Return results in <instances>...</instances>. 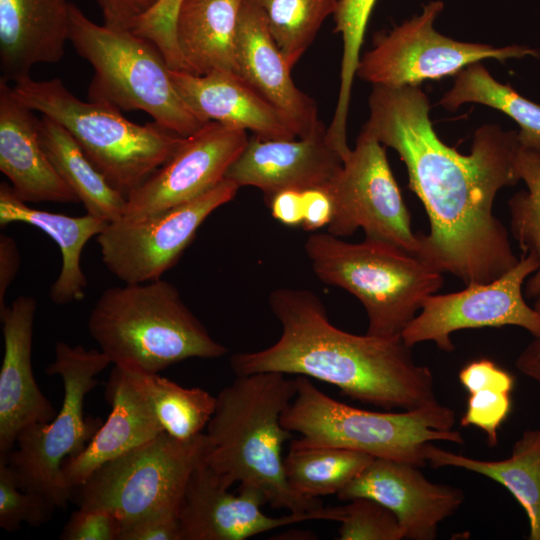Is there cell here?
Segmentation results:
<instances>
[{
  "label": "cell",
  "mask_w": 540,
  "mask_h": 540,
  "mask_svg": "<svg viewBox=\"0 0 540 540\" xmlns=\"http://www.w3.org/2000/svg\"><path fill=\"white\" fill-rule=\"evenodd\" d=\"M369 108L363 129L398 153L429 219V233H418L417 256L465 285L488 283L510 270L519 259L493 206L500 189L520 180L517 131L486 124L465 155L437 136L419 86L374 85Z\"/></svg>",
  "instance_id": "cell-1"
},
{
  "label": "cell",
  "mask_w": 540,
  "mask_h": 540,
  "mask_svg": "<svg viewBox=\"0 0 540 540\" xmlns=\"http://www.w3.org/2000/svg\"><path fill=\"white\" fill-rule=\"evenodd\" d=\"M268 300L281 335L265 349L233 354L230 366L236 376L278 372L315 378L384 409L410 410L438 401L432 371L415 362L402 336L341 330L309 290L278 288Z\"/></svg>",
  "instance_id": "cell-2"
},
{
  "label": "cell",
  "mask_w": 540,
  "mask_h": 540,
  "mask_svg": "<svg viewBox=\"0 0 540 540\" xmlns=\"http://www.w3.org/2000/svg\"><path fill=\"white\" fill-rule=\"evenodd\" d=\"M296 394L295 379L278 372L238 375L216 396L205 435V462L231 487L258 492L272 508L308 513L324 506L289 486L282 448L292 432L281 422Z\"/></svg>",
  "instance_id": "cell-3"
},
{
  "label": "cell",
  "mask_w": 540,
  "mask_h": 540,
  "mask_svg": "<svg viewBox=\"0 0 540 540\" xmlns=\"http://www.w3.org/2000/svg\"><path fill=\"white\" fill-rule=\"evenodd\" d=\"M88 330L111 363L145 373L227 353L163 279L107 288L90 312Z\"/></svg>",
  "instance_id": "cell-4"
},
{
  "label": "cell",
  "mask_w": 540,
  "mask_h": 540,
  "mask_svg": "<svg viewBox=\"0 0 540 540\" xmlns=\"http://www.w3.org/2000/svg\"><path fill=\"white\" fill-rule=\"evenodd\" d=\"M304 249L319 280L361 302L369 335L401 336L424 300L443 285L441 271L384 241L350 243L328 232L313 233Z\"/></svg>",
  "instance_id": "cell-5"
},
{
  "label": "cell",
  "mask_w": 540,
  "mask_h": 540,
  "mask_svg": "<svg viewBox=\"0 0 540 540\" xmlns=\"http://www.w3.org/2000/svg\"><path fill=\"white\" fill-rule=\"evenodd\" d=\"M295 382L296 394L281 422L301 435L296 439L301 444L337 446L423 467L428 443H464L453 430L455 412L439 401L402 412L369 411L331 398L308 377L296 376Z\"/></svg>",
  "instance_id": "cell-6"
},
{
  "label": "cell",
  "mask_w": 540,
  "mask_h": 540,
  "mask_svg": "<svg viewBox=\"0 0 540 540\" xmlns=\"http://www.w3.org/2000/svg\"><path fill=\"white\" fill-rule=\"evenodd\" d=\"M17 98L60 124L107 181L127 196L161 167L182 137L158 123L140 125L102 101H83L58 79L13 83Z\"/></svg>",
  "instance_id": "cell-7"
},
{
  "label": "cell",
  "mask_w": 540,
  "mask_h": 540,
  "mask_svg": "<svg viewBox=\"0 0 540 540\" xmlns=\"http://www.w3.org/2000/svg\"><path fill=\"white\" fill-rule=\"evenodd\" d=\"M69 41L94 69L89 100L106 102L119 110L144 111L154 122L182 137L206 123L178 93L170 67L150 40L131 30L99 25L71 3Z\"/></svg>",
  "instance_id": "cell-8"
},
{
  "label": "cell",
  "mask_w": 540,
  "mask_h": 540,
  "mask_svg": "<svg viewBox=\"0 0 540 540\" xmlns=\"http://www.w3.org/2000/svg\"><path fill=\"white\" fill-rule=\"evenodd\" d=\"M110 363L101 350L56 343L54 361L46 372L62 380L60 411L51 421L22 430L14 448L3 455L19 488L47 497L57 508L66 507L73 498L74 490L67 484L62 466L87 446L102 425L100 419L84 416V401L98 384L96 376Z\"/></svg>",
  "instance_id": "cell-9"
},
{
  "label": "cell",
  "mask_w": 540,
  "mask_h": 540,
  "mask_svg": "<svg viewBox=\"0 0 540 540\" xmlns=\"http://www.w3.org/2000/svg\"><path fill=\"white\" fill-rule=\"evenodd\" d=\"M207 451L205 432L188 440L163 432L96 469L73 497L79 507L105 510L120 523L157 509H179L190 476Z\"/></svg>",
  "instance_id": "cell-10"
},
{
  "label": "cell",
  "mask_w": 540,
  "mask_h": 540,
  "mask_svg": "<svg viewBox=\"0 0 540 540\" xmlns=\"http://www.w3.org/2000/svg\"><path fill=\"white\" fill-rule=\"evenodd\" d=\"M333 202L328 233L346 237L362 229L365 238L418 255L420 240L389 166L385 146L362 129L355 147L324 187Z\"/></svg>",
  "instance_id": "cell-11"
},
{
  "label": "cell",
  "mask_w": 540,
  "mask_h": 540,
  "mask_svg": "<svg viewBox=\"0 0 540 540\" xmlns=\"http://www.w3.org/2000/svg\"><path fill=\"white\" fill-rule=\"evenodd\" d=\"M443 2L431 1L420 15L378 38L373 49L360 58L356 76L373 85L419 86L424 80L456 76L484 59L506 61L540 53L523 45L493 47L447 37L434 28Z\"/></svg>",
  "instance_id": "cell-12"
},
{
  "label": "cell",
  "mask_w": 540,
  "mask_h": 540,
  "mask_svg": "<svg viewBox=\"0 0 540 540\" xmlns=\"http://www.w3.org/2000/svg\"><path fill=\"white\" fill-rule=\"evenodd\" d=\"M240 187L225 178L203 195L139 220L110 222L96 237L106 268L124 283L161 279L180 259L199 227Z\"/></svg>",
  "instance_id": "cell-13"
},
{
  "label": "cell",
  "mask_w": 540,
  "mask_h": 540,
  "mask_svg": "<svg viewBox=\"0 0 540 540\" xmlns=\"http://www.w3.org/2000/svg\"><path fill=\"white\" fill-rule=\"evenodd\" d=\"M540 266L533 254H522L518 262L499 278L483 284L466 285L461 291L432 294L401 336L409 346L433 341L444 352L455 346V331L485 327L518 326L540 337V313L528 306L522 285Z\"/></svg>",
  "instance_id": "cell-14"
},
{
  "label": "cell",
  "mask_w": 540,
  "mask_h": 540,
  "mask_svg": "<svg viewBox=\"0 0 540 540\" xmlns=\"http://www.w3.org/2000/svg\"><path fill=\"white\" fill-rule=\"evenodd\" d=\"M248 140L245 130L206 122L127 196L123 218L143 219L210 191L226 178Z\"/></svg>",
  "instance_id": "cell-15"
},
{
  "label": "cell",
  "mask_w": 540,
  "mask_h": 540,
  "mask_svg": "<svg viewBox=\"0 0 540 540\" xmlns=\"http://www.w3.org/2000/svg\"><path fill=\"white\" fill-rule=\"evenodd\" d=\"M229 488L205 461L193 471L179 508L181 540H245L303 521L341 517L340 506L268 516L261 510L267 503L258 492L238 489L234 494Z\"/></svg>",
  "instance_id": "cell-16"
},
{
  "label": "cell",
  "mask_w": 540,
  "mask_h": 540,
  "mask_svg": "<svg viewBox=\"0 0 540 540\" xmlns=\"http://www.w3.org/2000/svg\"><path fill=\"white\" fill-rule=\"evenodd\" d=\"M337 497L348 501L365 497L397 517L407 540H434L439 524L464 502L462 489L429 481L412 464L374 458Z\"/></svg>",
  "instance_id": "cell-17"
},
{
  "label": "cell",
  "mask_w": 540,
  "mask_h": 540,
  "mask_svg": "<svg viewBox=\"0 0 540 540\" xmlns=\"http://www.w3.org/2000/svg\"><path fill=\"white\" fill-rule=\"evenodd\" d=\"M342 165L322 125L303 138L254 136L229 168L226 178L239 187L260 189L267 201L284 190L324 188Z\"/></svg>",
  "instance_id": "cell-18"
},
{
  "label": "cell",
  "mask_w": 540,
  "mask_h": 540,
  "mask_svg": "<svg viewBox=\"0 0 540 540\" xmlns=\"http://www.w3.org/2000/svg\"><path fill=\"white\" fill-rule=\"evenodd\" d=\"M37 302L18 296L0 313L4 354L0 368V454L9 453L25 428L51 421L57 410L32 371L33 324Z\"/></svg>",
  "instance_id": "cell-19"
},
{
  "label": "cell",
  "mask_w": 540,
  "mask_h": 540,
  "mask_svg": "<svg viewBox=\"0 0 540 540\" xmlns=\"http://www.w3.org/2000/svg\"><path fill=\"white\" fill-rule=\"evenodd\" d=\"M236 65L237 74L288 120L297 137H306L323 125L313 99L295 85L292 67L253 0H244L240 10Z\"/></svg>",
  "instance_id": "cell-20"
},
{
  "label": "cell",
  "mask_w": 540,
  "mask_h": 540,
  "mask_svg": "<svg viewBox=\"0 0 540 540\" xmlns=\"http://www.w3.org/2000/svg\"><path fill=\"white\" fill-rule=\"evenodd\" d=\"M106 400L111 405L87 446L67 458L62 471L74 490L105 463L151 441L164 432L136 371L114 365L106 383Z\"/></svg>",
  "instance_id": "cell-21"
},
{
  "label": "cell",
  "mask_w": 540,
  "mask_h": 540,
  "mask_svg": "<svg viewBox=\"0 0 540 540\" xmlns=\"http://www.w3.org/2000/svg\"><path fill=\"white\" fill-rule=\"evenodd\" d=\"M39 119L0 80V170L25 203L79 202L49 160L39 136Z\"/></svg>",
  "instance_id": "cell-22"
},
{
  "label": "cell",
  "mask_w": 540,
  "mask_h": 540,
  "mask_svg": "<svg viewBox=\"0 0 540 540\" xmlns=\"http://www.w3.org/2000/svg\"><path fill=\"white\" fill-rule=\"evenodd\" d=\"M170 76L178 93L204 122L250 130L263 139L298 138L288 120L236 73L194 75L170 69Z\"/></svg>",
  "instance_id": "cell-23"
},
{
  "label": "cell",
  "mask_w": 540,
  "mask_h": 540,
  "mask_svg": "<svg viewBox=\"0 0 540 540\" xmlns=\"http://www.w3.org/2000/svg\"><path fill=\"white\" fill-rule=\"evenodd\" d=\"M70 7L68 0H0V80L14 83L34 65L62 59Z\"/></svg>",
  "instance_id": "cell-24"
},
{
  "label": "cell",
  "mask_w": 540,
  "mask_h": 540,
  "mask_svg": "<svg viewBox=\"0 0 540 540\" xmlns=\"http://www.w3.org/2000/svg\"><path fill=\"white\" fill-rule=\"evenodd\" d=\"M12 222L32 225L51 237L58 245L62 264L49 291L54 304L79 301L85 296L87 279L81 268V254L87 242L98 236L108 224L92 215L68 216L32 208L20 200L7 182L0 184V225Z\"/></svg>",
  "instance_id": "cell-25"
},
{
  "label": "cell",
  "mask_w": 540,
  "mask_h": 540,
  "mask_svg": "<svg viewBox=\"0 0 540 540\" xmlns=\"http://www.w3.org/2000/svg\"><path fill=\"white\" fill-rule=\"evenodd\" d=\"M244 0H184L176 20V40L185 71L237 74L236 38Z\"/></svg>",
  "instance_id": "cell-26"
},
{
  "label": "cell",
  "mask_w": 540,
  "mask_h": 540,
  "mask_svg": "<svg viewBox=\"0 0 540 540\" xmlns=\"http://www.w3.org/2000/svg\"><path fill=\"white\" fill-rule=\"evenodd\" d=\"M425 457L434 468H462L501 484L525 510L528 539L540 540V428L525 431L504 460H478L443 450L431 442L425 448Z\"/></svg>",
  "instance_id": "cell-27"
},
{
  "label": "cell",
  "mask_w": 540,
  "mask_h": 540,
  "mask_svg": "<svg viewBox=\"0 0 540 540\" xmlns=\"http://www.w3.org/2000/svg\"><path fill=\"white\" fill-rule=\"evenodd\" d=\"M38 129L49 160L86 213L107 223L123 218L126 196L96 169L72 136L45 115L39 119Z\"/></svg>",
  "instance_id": "cell-28"
},
{
  "label": "cell",
  "mask_w": 540,
  "mask_h": 540,
  "mask_svg": "<svg viewBox=\"0 0 540 540\" xmlns=\"http://www.w3.org/2000/svg\"><path fill=\"white\" fill-rule=\"evenodd\" d=\"M373 456L337 446L305 445L292 440L284 457L287 482L296 493L318 498L338 494Z\"/></svg>",
  "instance_id": "cell-29"
},
{
  "label": "cell",
  "mask_w": 540,
  "mask_h": 540,
  "mask_svg": "<svg viewBox=\"0 0 540 540\" xmlns=\"http://www.w3.org/2000/svg\"><path fill=\"white\" fill-rule=\"evenodd\" d=\"M465 103L483 104L506 114L519 126L520 145L540 149V105L494 79L479 62L460 71L439 102L447 110Z\"/></svg>",
  "instance_id": "cell-30"
},
{
  "label": "cell",
  "mask_w": 540,
  "mask_h": 540,
  "mask_svg": "<svg viewBox=\"0 0 540 540\" xmlns=\"http://www.w3.org/2000/svg\"><path fill=\"white\" fill-rule=\"evenodd\" d=\"M136 373L164 432L180 440L205 432L216 408L215 396L198 387H183L158 373Z\"/></svg>",
  "instance_id": "cell-31"
},
{
  "label": "cell",
  "mask_w": 540,
  "mask_h": 540,
  "mask_svg": "<svg viewBox=\"0 0 540 540\" xmlns=\"http://www.w3.org/2000/svg\"><path fill=\"white\" fill-rule=\"evenodd\" d=\"M262 10L269 31L293 67L315 38L339 0H253Z\"/></svg>",
  "instance_id": "cell-32"
},
{
  "label": "cell",
  "mask_w": 540,
  "mask_h": 540,
  "mask_svg": "<svg viewBox=\"0 0 540 540\" xmlns=\"http://www.w3.org/2000/svg\"><path fill=\"white\" fill-rule=\"evenodd\" d=\"M516 169L527 190L508 201L511 233L522 254H533L540 261V149L520 145ZM525 293L529 298L540 295V266L527 281Z\"/></svg>",
  "instance_id": "cell-33"
},
{
  "label": "cell",
  "mask_w": 540,
  "mask_h": 540,
  "mask_svg": "<svg viewBox=\"0 0 540 540\" xmlns=\"http://www.w3.org/2000/svg\"><path fill=\"white\" fill-rule=\"evenodd\" d=\"M56 505L47 497L19 488L6 458L0 455V527L8 532L22 524L39 527L48 522Z\"/></svg>",
  "instance_id": "cell-34"
},
{
  "label": "cell",
  "mask_w": 540,
  "mask_h": 540,
  "mask_svg": "<svg viewBox=\"0 0 540 540\" xmlns=\"http://www.w3.org/2000/svg\"><path fill=\"white\" fill-rule=\"evenodd\" d=\"M341 507L339 540H402L403 531L392 511L370 498L348 500Z\"/></svg>",
  "instance_id": "cell-35"
},
{
  "label": "cell",
  "mask_w": 540,
  "mask_h": 540,
  "mask_svg": "<svg viewBox=\"0 0 540 540\" xmlns=\"http://www.w3.org/2000/svg\"><path fill=\"white\" fill-rule=\"evenodd\" d=\"M184 0H158L131 30L153 42L173 70L185 71L176 40V20Z\"/></svg>",
  "instance_id": "cell-36"
},
{
  "label": "cell",
  "mask_w": 540,
  "mask_h": 540,
  "mask_svg": "<svg viewBox=\"0 0 540 540\" xmlns=\"http://www.w3.org/2000/svg\"><path fill=\"white\" fill-rule=\"evenodd\" d=\"M376 0H339L334 12L335 31L341 34V72L353 75L360 61V50Z\"/></svg>",
  "instance_id": "cell-37"
},
{
  "label": "cell",
  "mask_w": 540,
  "mask_h": 540,
  "mask_svg": "<svg viewBox=\"0 0 540 540\" xmlns=\"http://www.w3.org/2000/svg\"><path fill=\"white\" fill-rule=\"evenodd\" d=\"M509 391L487 387L469 393L467 407L460 419L463 427L480 428L487 438V444L495 447L498 444V429L511 409Z\"/></svg>",
  "instance_id": "cell-38"
},
{
  "label": "cell",
  "mask_w": 540,
  "mask_h": 540,
  "mask_svg": "<svg viewBox=\"0 0 540 540\" xmlns=\"http://www.w3.org/2000/svg\"><path fill=\"white\" fill-rule=\"evenodd\" d=\"M118 540H181L179 509H157L120 523Z\"/></svg>",
  "instance_id": "cell-39"
},
{
  "label": "cell",
  "mask_w": 540,
  "mask_h": 540,
  "mask_svg": "<svg viewBox=\"0 0 540 540\" xmlns=\"http://www.w3.org/2000/svg\"><path fill=\"white\" fill-rule=\"evenodd\" d=\"M120 521L111 513L98 508L79 507L65 524L63 540H118Z\"/></svg>",
  "instance_id": "cell-40"
},
{
  "label": "cell",
  "mask_w": 540,
  "mask_h": 540,
  "mask_svg": "<svg viewBox=\"0 0 540 540\" xmlns=\"http://www.w3.org/2000/svg\"><path fill=\"white\" fill-rule=\"evenodd\" d=\"M459 380L469 393L487 387L511 392L514 385L513 377L506 370L485 358L465 365L459 372Z\"/></svg>",
  "instance_id": "cell-41"
},
{
  "label": "cell",
  "mask_w": 540,
  "mask_h": 540,
  "mask_svg": "<svg viewBox=\"0 0 540 540\" xmlns=\"http://www.w3.org/2000/svg\"><path fill=\"white\" fill-rule=\"evenodd\" d=\"M158 0H96L104 25L114 29L132 30Z\"/></svg>",
  "instance_id": "cell-42"
},
{
  "label": "cell",
  "mask_w": 540,
  "mask_h": 540,
  "mask_svg": "<svg viewBox=\"0 0 540 540\" xmlns=\"http://www.w3.org/2000/svg\"><path fill=\"white\" fill-rule=\"evenodd\" d=\"M303 193V222L306 231L328 226L333 216V202L325 188H312Z\"/></svg>",
  "instance_id": "cell-43"
},
{
  "label": "cell",
  "mask_w": 540,
  "mask_h": 540,
  "mask_svg": "<svg viewBox=\"0 0 540 540\" xmlns=\"http://www.w3.org/2000/svg\"><path fill=\"white\" fill-rule=\"evenodd\" d=\"M272 216L287 226H298L303 222V193L284 190L268 201Z\"/></svg>",
  "instance_id": "cell-44"
},
{
  "label": "cell",
  "mask_w": 540,
  "mask_h": 540,
  "mask_svg": "<svg viewBox=\"0 0 540 540\" xmlns=\"http://www.w3.org/2000/svg\"><path fill=\"white\" fill-rule=\"evenodd\" d=\"M20 267V253L15 240L0 235V313L7 307L5 296Z\"/></svg>",
  "instance_id": "cell-45"
},
{
  "label": "cell",
  "mask_w": 540,
  "mask_h": 540,
  "mask_svg": "<svg viewBox=\"0 0 540 540\" xmlns=\"http://www.w3.org/2000/svg\"><path fill=\"white\" fill-rule=\"evenodd\" d=\"M534 308L540 313V295L536 297ZM516 367L540 386V337H535L520 353Z\"/></svg>",
  "instance_id": "cell-46"
}]
</instances>
